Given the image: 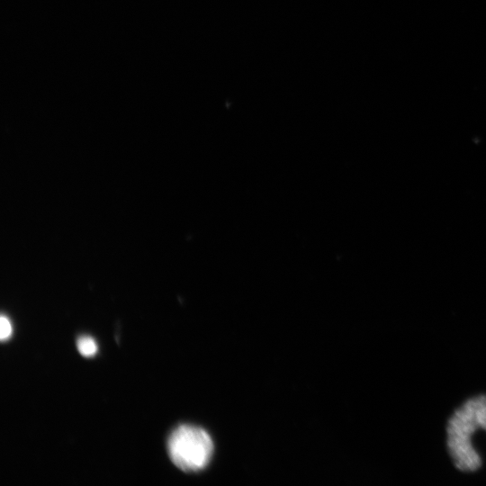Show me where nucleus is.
Returning a JSON list of instances; mask_svg holds the SVG:
<instances>
[{"label": "nucleus", "instance_id": "f257e3e1", "mask_svg": "<svg viewBox=\"0 0 486 486\" xmlns=\"http://www.w3.org/2000/svg\"><path fill=\"white\" fill-rule=\"evenodd\" d=\"M481 429L486 431V395L467 400L447 422V451L454 467L461 472H475L482 464L472 443V436Z\"/></svg>", "mask_w": 486, "mask_h": 486}, {"label": "nucleus", "instance_id": "f03ea898", "mask_svg": "<svg viewBox=\"0 0 486 486\" xmlns=\"http://www.w3.org/2000/svg\"><path fill=\"white\" fill-rule=\"evenodd\" d=\"M213 442L202 428L180 425L167 439V453L172 463L186 472L203 470L213 454Z\"/></svg>", "mask_w": 486, "mask_h": 486}, {"label": "nucleus", "instance_id": "7ed1b4c3", "mask_svg": "<svg viewBox=\"0 0 486 486\" xmlns=\"http://www.w3.org/2000/svg\"><path fill=\"white\" fill-rule=\"evenodd\" d=\"M78 352L86 357H91L97 352V345L94 339L88 336L80 337L76 341Z\"/></svg>", "mask_w": 486, "mask_h": 486}, {"label": "nucleus", "instance_id": "20e7f679", "mask_svg": "<svg viewBox=\"0 0 486 486\" xmlns=\"http://www.w3.org/2000/svg\"><path fill=\"white\" fill-rule=\"evenodd\" d=\"M12 325L10 320L4 315H2L0 318V338L2 341L9 339L12 336Z\"/></svg>", "mask_w": 486, "mask_h": 486}]
</instances>
